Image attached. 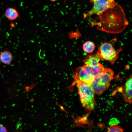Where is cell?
Segmentation results:
<instances>
[{
    "label": "cell",
    "instance_id": "obj_1",
    "mask_svg": "<svg viewBox=\"0 0 132 132\" xmlns=\"http://www.w3.org/2000/svg\"><path fill=\"white\" fill-rule=\"evenodd\" d=\"M97 29L107 33H117L122 32L128 24L122 7L116 3L99 15Z\"/></svg>",
    "mask_w": 132,
    "mask_h": 132
},
{
    "label": "cell",
    "instance_id": "obj_2",
    "mask_svg": "<svg viewBox=\"0 0 132 132\" xmlns=\"http://www.w3.org/2000/svg\"><path fill=\"white\" fill-rule=\"evenodd\" d=\"M75 85L83 107L87 111H91L94 109L95 104L94 93L90 86L86 82L78 81L73 83L72 85Z\"/></svg>",
    "mask_w": 132,
    "mask_h": 132
},
{
    "label": "cell",
    "instance_id": "obj_3",
    "mask_svg": "<svg viewBox=\"0 0 132 132\" xmlns=\"http://www.w3.org/2000/svg\"><path fill=\"white\" fill-rule=\"evenodd\" d=\"M121 49L115 50L112 44L107 42L102 43L98 48L97 54L100 58L110 62L113 65L119 57Z\"/></svg>",
    "mask_w": 132,
    "mask_h": 132
},
{
    "label": "cell",
    "instance_id": "obj_4",
    "mask_svg": "<svg viewBox=\"0 0 132 132\" xmlns=\"http://www.w3.org/2000/svg\"><path fill=\"white\" fill-rule=\"evenodd\" d=\"M90 2L93 6L88 12L89 17L94 14L99 16L108 9L113 7L116 3L114 0H91Z\"/></svg>",
    "mask_w": 132,
    "mask_h": 132
},
{
    "label": "cell",
    "instance_id": "obj_5",
    "mask_svg": "<svg viewBox=\"0 0 132 132\" xmlns=\"http://www.w3.org/2000/svg\"><path fill=\"white\" fill-rule=\"evenodd\" d=\"M83 67L88 74L94 78L101 76L105 73L106 70L103 65L99 63L94 66L85 65Z\"/></svg>",
    "mask_w": 132,
    "mask_h": 132
},
{
    "label": "cell",
    "instance_id": "obj_6",
    "mask_svg": "<svg viewBox=\"0 0 132 132\" xmlns=\"http://www.w3.org/2000/svg\"><path fill=\"white\" fill-rule=\"evenodd\" d=\"M94 79L88 74L83 67L80 66L76 69L73 83L78 81H81L89 85Z\"/></svg>",
    "mask_w": 132,
    "mask_h": 132
},
{
    "label": "cell",
    "instance_id": "obj_7",
    "mask_svg": "<svg viewBox=\"0 0 132 132\" xmlns=\"http://www.w3.org/2000/svg\"><path fill=\"white\" fill-rule=\"evenodd\" d=\"M132 80L131 76L127 80L125 85L122 87L123 99L125 101L130 103H132Z\"/></svg>",
    "mask_w": 132,
    "mask_h": 132
},
{
    "label": "cell",
    "instance_id": "obj_8",
    "mask_svg": "<svg viewBox=\"0 0 132 132\" xmlns=\"http://www.w3.org/2000/svg\"><path fill=\"white\" fill-rule=\"evenodd\" d=\"M106 69L105 72L102 76L96 78L99 83L109 87L110 81L113 78L114 73L110 68H108Z\"/></svg>",
    "mask_w": 132,
    "mask_h": 132
},
{
    "label": "cell",
    "instance_id": "obj_9",
    "mask_svg": "<svg viewBox=\"0 0 132 132\" xmlns=\"http://www.w3.org/2000/svg\"><path fill=\"white\" fill-rule=\"evenodd\" d=\"M100 59L97 53L87 55L83 60V62L85 65L94 66L99 63Z\"/></svg>",
    "mask_w": 132,
    "mask_h": 132
},
{
    "label": "cell",
    "instance_id": "obj_10",
    "mask_svg": "<svg viewBox=\"0 0 132 132\" xmlns=\"http://www.w3.org/2000/svg\"><path fill=\"white\" fill-rule=\"evenodd\" d=\"M13 58L12 53L7 50H4L0 53V61L5 65H9Z\"/></svg>",
    "mask_w": 132,
    "mask_h": 132
},
{
    "label": "cell",
    "instance_id": "obj_11",
    "mask_svg": "<svg viewBox=\"0 0 132 132\" xmlns=\"http://www.w3.org/2000/svg\"><path fill=\"white\" fill-rule=\"evenodd\" d=\"M5 15L7 19L11 21L16 20L19 16L17 10L15 8L11 7L9 8L6 9Z\"/></svg>",
    "mask_w": 132,
    "mask_h": 132
},
{
    "label": "cell",
    "instance_id": "obj_12",
    "mask_svg": "<svg viewBox=\"0 0 132 132\" xmlns=\"http://www.w3.org/2000/svg\"><path fill=\"white\" fill-rule=\"evenodd\" d=\"M84 51L86 53H90L92 52L95 48V45L93 42L87 41L85 42L83 45Z\"/></svg>",
    "mask_w": 132,
    "mask_h": 132
},
{
    "label": "cell",
    "instance_id": "obj_13",
    "mask_svg": "<svg viewBox=\"0 0 132 132\" xmlns=\"http://www.w3.org/2000/svg\"><path fill=\"white\" fill-rule=\"evenodd\" d=\"M107 132H123V130L116 124L111 125L108 130Z\"/></svg>",
    "mask_w": 132,
    "mask_h": 132
},
{
    "label": "cell",
    "instance_id": "obj_14",
    "mask_svg": "<svg viewBox=\"0 0 132 132\" xmlns=\"http://www.w3.org/2000/svg\"><path fill=\"white\" fill-rule=\"evenodd\" d=\"M6 128L2 125H0V132H7Z\"/></svg>",
    "mask_w": 132,
    "mask_h": 132
},
{
    "label": "cell",
    "instance_id": "obj_15",
    "mask_svg": "<svg viewBox=\"0 0 132 132\" xmlns=\"http://www.w3.org/2000/svg\"><path fill=\"white\" fill-rule=\"evenodd\" d=\"M50 1H56L57 0H50Z\"/></svg>",
    "mask_w": 132,
    "mask_h": 132
},
{
    "label": "cell",
    "instance_id": "obj_16",
    "mask_svg": "<svg viewBox=\"0 0 132 132\" xmlns=\"http://www.w3.org/2000/svg\"></svg>",
    "mask_w": 132,
    "mask_h": 132
}]
</instances>
